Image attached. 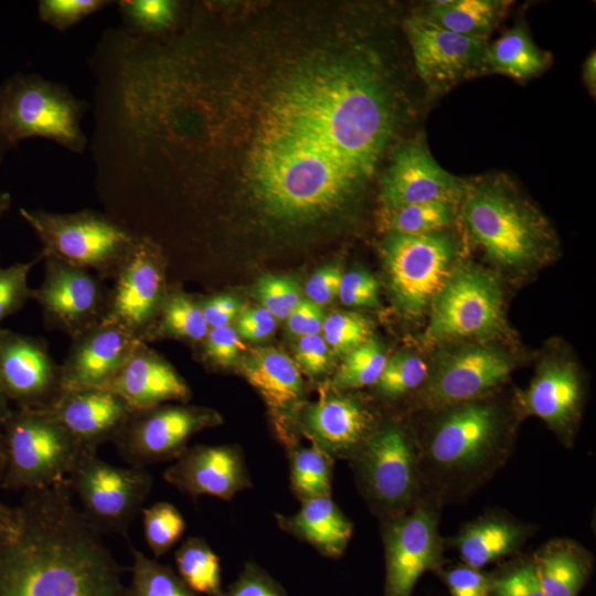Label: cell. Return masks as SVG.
I'll return each instance as SVG.
<instances>
[{
	"label": "cell",
	"instance_id": "cell-1",
	"mask_svg": "<svg viewBox=\"0 0 596 596\" xmlns=\"http://www.w3.org/2000/svg\"><path fill=\"white\" fill-rule=\"evenodd\" d=\"M395 132L389 98L356 63L337 57L292 74L272 96L251 155L263 211L307 222L351 201Z\"/></svg>",
	"mask_w": 596,
	"mask_h": 596
},
{
	"label": "cell",
	"instance_id": "cell-2",
	"mask_svg": "<svg viewBox=\"0 0 596 596\" xmlns=\"http://www.w3.org/2000/svg\"><path fill=\"white\" fill-rule=\"evenodd\" d=\"M0 547V596H126L121 567L66 481L25 491Z\"/></svg>",
	"mask_w": 596,
	"mask_h": 596
},
{
	"label": "cell",
	"instance_id": "cell-3",
	"mask_svg": "<svg viewBox=\"0 0 596 596\" xmlns=\"http://www.w3.org/2000/svg\"><path fill=\"white\" fill-rule=\"evenodd\" d=\"M438 409L418 445L425 493L441 502L486 482L509 457L511 438L503 411L482 397Z\"/></svg>",
	"mask_w": 596,
	"mask_h": 596
},
{
	"label": "cell",
	"instance_id": "cell-4",
	"mask_svg": "<svg viewBox=\"0 0 596 596\" xmlns=\"http://www.w3.org/2000/svg\"><path fill=\"white\" fill-rule=\"evenodd\" d=\"M459 204L470 238L502 268L533 267L554 248V235L545 217L503 173L466 180Z\"/></svg>",
	"mask_w": 596,
	"mask_h": 596
},
{
	"label": "cell",
	"instance_id": "cell-5",
	"mask_svg": "<svg viewBox=\"0 0 596 596\" xmlns=\"http://www.w3.org/2000/svg\"><path fill=\"white\" fill-rule=\"evenodd\" d=\"M349 460L381 522L406 513L424 498L418 440L402 426H375Z\"/></svg>",
	"mask_w": 596,
	"mask_h": 596
},
{
	"label": "cell",
	"instance_id": "cell-6",
	"mask_svg": "<svg viewBox=\"0 0 596 596\" xmlns=\"http://www.w3.org/2000/svg\"><path fill=\"white\" fill-rule=\"evenodd\" d=\"M86 104L64 86L36 75H15L0 88V161L26 138L42 137L81 153Z\"/></svg>",
	"mask_w": 596,
	"mask_h": 596
},
{
	"label": "cell",
	"instance_id": "cell-7",
	"mask_svg": "<svg viewBox=\"0 0 596 596\" xmlns=\"http://www.w3.org/2000/svg\"><path fill=\"white\" fill-rule=\"evenodd\" d=\"M6 490L32 491L66 481L82 457L79 444L46 409H13L1 424Z\"/></svg>",
	"mask_w": 596,
	"mask_h": 596
},
{
	"label": "cell",
	"instance_id": "cell-8",
	"mask_svg": "<svg viewBox=\"0 0 596 596\" xmlns=\"http://www.w3.org/2000/svg\"><path fill=\"white\" fill-rule=\"evenodd\" d=\"M42 243V258H54L113 279L138 240L121 223L92 210L53 213L20 209Z\"/></svg>",
	"mask_w": 596,
	"mask_h": 596
},
{
	"label": "cell",
	"instance_id": "cell-9",
	"mask_svg": "<svg viewBox=\"0 0 596 596\" xmlns=\"http://www.w3.org/2000/svg\"><path fill=\"white\" fill-rule=\"evenodd\" d=\"M457 251L447 230L386 234L381 253L391 290L404 313L417 317L433 305L455 267Z\"/></svg>",
	"mask_w": 596,
	"mask_h": 596
},
{
	"label": "cell",
	"instance_id": "cell-10",
	"mask_svg": "<svg viewBox=\"0 0 596 596\" xmlns=\"http://www.w3.org/2000/svg\"><path fill=\"white\" fill-rule=\"evenodd\" d=\"M502 297L492 274L472 264L455 265L433 302L426 340L482 339L501 332Z\"/></svg>",
	"mask_w": 596,
	"mask_h": 596
},
{
	"label": "cell",
	"instance_id": "cell-11",
	"mask_svg": "<svg viewBox=\"0 0 596 596\" xmlns=\"http://www.w3.org/2000/svg\"><path fill=\"white\" fill-rule=\"evenodd\" d=\"M66 482L81 511L100 533L126 534L150 494L153 478L145 467H119L88 451Z\"/></svg>",
	"mask_w": 596,
	"mask_h": 596
},
{
	"label": "cell",
	"instance_id": "cell-12",
	"mask_svg": "<svg viewBox=\"0 0 596 596\" xmlns=\"http://www.w3.org/2000/svg\"><path fill=\"white\" fill-rule=\"evenodd\" d=\"M438 503L427 496L406 513L382 522L384 596H411L425 572L441 566Z\"/></svg>",
	"mask_w": 596,
	"mask_h": 596
},
{
	"label": "cell",
	"instance_id": "cell-13",
	"mask_svg": "<svg viewBox=\"0 0 596 596\" xmlns=\"http://www.w3.org/2000/svg\"><path fill=\"white\" fill-rule=\"evenodd\" d=\"M404 33L416 73L430 94L485 74L488 42L458 34L415 13L405 19Z\"/></svg>",
	"mask_w": 596,
	"mask_h": 596
},
{
	"label": "cell",
	"instance_id": "cell-14",
	"mask_svg": "<svg viewBox=\"0 0 596 596\" xmlns=\"http://www.w3.org/2000/svg\"><path fill=\"white\" fill-rule=\"evenodd\" d=\"M219 423V415L210 409L162 404L134 411L114 444L130 466L146 467L174 460L194 434Z\"/></svg>",
	"mask_w": 596,
	"mask_h": 596
},
{
	"label": "cell",
	"instance_id": "cell-15",
	"mask_svg": "<svg viewBox=\"0 0 596 596\" xmlns=\"http://www.w3.org/2000/svg\"><path fill=\"white\" fill-rule=\"evenodd\" d=\"M44 260V278L33 289L32 299L39 304L47 327L74 339L103 319L108 289L87 269L54 258Z\"/></svg>",
	"mask_w": 596,
	"mask_h": 596
},
{
	"label": "cell",
	"instance_id": "cell-16",
	"mask_svg": "<svg viewBox=\"0 0 596 596\" xmlns=\"http://www.w3.org/2000/svg\"><path fill=\"white\" fill-rule=\"evenodd\" d=\"M113 280L102 320L117 323L141 340L167 292L164 259L159 246L139 236Z\"/></svg>",
	"mask_w": 596,
	"mask_h": 596
},
{
	"label": "cell",
	"instance_id": "cell-17",
	"mask_svg": "<svg viewBox=\"0 0 596 596\" xmlns=\"http://www.w3.org/2000/svg\"><path fill=\"white\" fill-rule=\"evenodd\" d=\"M0 382L18 409H49L63 392L61 365L38 337L0 328Z\"/></svg>",
	"mask_w": 596,
	"mask_h": 596
},
{
	"label": "cell",
	"instance_id": "cell-18",
	"mask_svg": "<svg viewBox=\"0 0 596 596\" xmlns=\"http://www.w3.org/2000/svg\"><path fill=\"white\" fill-rule=\"evenodd\" d=\"M513 361L486 345H467L447 353L427 377L422 398L433 408L483 397L507 381Z\"/></svg>",
	"mask_w": 596,
	"mask_h": 596
},
{
	"label": "cell",
	"instance_id": "cell-19",
	"mask_svg": "<svg viewBox=\"0 0 596 596\" xmlns=\"http://www.w3.org/2000/svg\"><path fill=\"white\" fill-rule=\"evenodd\" d=\"M465 181L444 169L429 151L425 138L417 137L394 151L381 182L382 206L432 201L459 204Z\"/></svg>",
	"mask_w": 596,
	"mask_h": 596
},
{
	"label": "cell",
	"instance_id": "cell-20",
	"mask_svg": "<svg viewBox=\"0 0 596 596\" xmlns=\"http://www.w3.org/2000/svg\"><path fill=\"white\" fill-rule=\"evenodd\" d=\"M162 477L194 500L210 496L230 501L253 486L245 456L234 445L187 447Z\"/></svg>",
	"mask_w": 596,
	"mask_h": 596
},
{
	"label": "cell",
	"instance_id": "cell-21",
	"mask_svg": "<svg viewBox=\"0 0 596 596\" xmlns=\"http://www.w3.org/2000/svg\"><path fill=\"white\" fill-rule=\"evenodd\" d=\"M141 342L126 328L100 320L72 339L61 364L63 391L105 389Z\"/></svg>",
	"mask_w": 596,
	"mask_h": 596
},
{
	"label": "cell",
	"instance_id": "cell-22",
	"mask_svg": "<svg viewBox=\"0 0 596 596\" xmlns=\"http://www.w3.org/2000/svg\"><path fill=\"white\" fill-rule=\"evenodd\" d=\"M370 408L358 397L323 391L299 418L300 433L333 459H350L375 427Z\"/></svg>",
	"mask_w": 596,
	"mask_h": 596
},
{
	"label": "cell",
	"instance_id": "cell-23",
	"mask_svg": "<svg viewBox=\"0 0 596 596\" xmlns=\"http://www.w3.org/2000/svg\"><path fill=\"white\" fill-rule=\"evenodd\" d=\"M85 448H97L119 435L134 409L108 389L66 390L46 409Z\"/></svg>",
	"mask_w": 596,
	"mask_h": 596
},
{
	"label": "cell",
	"instance_id": "cell-24",
	"mask_svg": "<svg viewBox=\"0 0 596 596\" xmlns=\"http://www.w3.org/2000/svg\"><path fill=\"white\" fill-rule=\"evenodd\" d=\"M119 395L134 411L167 402H185L191 392L171 364L141 342L105 387Z\"/></svg>",
	"mask_w": 596,
	"mask_h": 596
},
{
	"label": "cell",
	"instance_id": "cell-25",
	"mask_svg": "<svg viewBox=\"0 0 596 596\" xmlns=\"http://www.w3.org/2000/svg\"><path fill=\"white\" fill-rule=\"evenodd\" d=\"M582 400L579 376L574 365L565 361L542 364L530 386L518 395L523 413L541 418L565 438L577 422Z\"/></svg>",
	"mask_w": 596,
	"mask_h": 596
},
{
	"label": "cell",
	"instance_id": "cell-26",
	"mask_svg": "<svg viewBox=\"0 0 596 596\" xmlns=\"http://www.w3.org/2000/svg\"><path fill=\"white\" fill-rule=\"evenodd\" d=\"M240 370L274 415L281 417L291 412L302 397L300 368L296 361L276 348L266 347L251 351L241 361Z\"/></svg>",
	"mask_w": 596,
	"mask_h": 596
},
{
	"label": "cell",
	"instance_id": "cell-27",
	"mask_svg": "<svg viewBox=\"0 0 596 596\" xmlns=\"http://www.w3.org/2000/svg\"><path fill=\"white\" fill-rule=\"evenodd\" d=\"M276 521L283 531L330 558L344 553L353 533L352 522L331 497L302 501L296 513L276 514Z\"/></svg>",
	"mask_w": 596,
	"mask_h": 596
},
{
	"label": "cell",
	"instance_id": "cell-28",
	"mask_svg": "<svg viewBox=\"0 0 596 596\" xmlns=\"http://www.w3.org/2000/svg\"><path fill=\"white\" fill-rule=\"evenodd\" d=\"M530 532V525L503 513L490 512L462 526L453 545L466 565L480 570L515 553Z\"/></svg>",
	"mask_w": 596,
	"mask_h": 596
},
{
	"label": "cell",
	"instance_id": "cell-29",
	"mask_svg": "<svg viewBox=\"0 0 596 596\" xmlns=\"http://www.w3.org/2000/svg\"><path fill=\"white\" fill-rule=\"evenodd\" d=\"M531 558L545 596H577L593 566L592 554L567 539L550 541Z\"/></svg>",
	"mask_w": 596,
	"mask_h": 596
},
{
	"label": "cell",
	"instance_id": "cell-30",
	"mask_svg": "<svg viewBox=\"0 0 596 596\" xmlns=\"http://www.w3.org/2000/svg\"><path fill=\"white\" fill-rule=\"evenodd\" d=\"M551 62V53L539 47L526 26L519 22L487 44L485 74H500L525 82L543 73Z\"/></svg>",
	"mask_w": 596,
	"mask_h": 596
},
{
	"label": "cell",
	"instance_id": "cell-31",
	"mask_svg": "<svg viewBox=\"0 0 596 596\" xmlns=\"http://www.w3.org/2000/svg\"><path fill=\"white\" fill-rule=\"evenodd\" d=\"M510 3L503 0H440L430 2L421 14L447 30L487 41Z\"/></svg>",
	"mask_w": 596,
	"mask_h": 596
},
{
	"label": "cell",
	"instance_id": "cell-32",
	"mask_svg": "<svg viewBox=\"0 0 596 596\" xmlns=\"http://www.w3.org/2000/svg\"><path fill=\"white\" fill-rule=\"evenodd\" d=\"M209 331L199 301L181 291L166 292L152 320L141 336L142 342L177 338L201 343Z\"/></svg>",
	"mask_w": 596,
	"mask_h": 596
},
{
	"label": "cell",
	"instance_id": "cell-33",
	"mask_svg": "<svg viewBox=\"0 0 596 596\" xmlns=\"http://www.w3.org/2000/svg\"><path fill=\"white\" fill-rule=\"evenodd\" d=\"M458 203L432 201L402 206H382L381 225L386 234L422 235L444 231L457 216Z\"/></svg>",
	"mask_w": 596,
	"mask_h": 596
},
{
	"label": "cell",
	"instance_id": "cell-34",
	"mask_svg": "<svg viewBox=\"0 0 596 596\" xmlns=\"http://www.w3.org/2000/svg\"><path fill=\"white\" fill-rule=\"evenodd\" d=\"M174 562L181 579L196 594L223 596L219 555L201 538L190 536L175 550Z\"/></svg>",
	"mask_w": 596,
	"mask_h": 596
},
{
	"label": "cell",
	"instance_id": "cell-35",
	"mask_svg": "<svg viewBox=\"0 0 596 596\" xmlns=\"http://www.w3.org/2000/svg\"><path fill=\"white\" fill-rule=\"evenodd\" d=\"M288 449L290 488L297 499L302 502L331 497L334 459L313 445L302 447L295 444Z\"/></svg>",
	"mask_w": 596,
	"mask_h": 596
},
{
	"label": "cell",
	"instance_id": "cell-36",
	"mask_svg": "<svg viewBox=\"0 0 596 596\" xmlns=\"http://www.w3.org/2000/svg\"><path fill=\"white\" fill-rule=\"evenodd\" d=\"M131 579L126 596H201L170 566L132 549Z\"/></svg>",
	"mask_w": 596,
	"mask_h": 596
},
{
	"label": "cell",
	"instance_id": "cell-37",
	"mask_svg": "<svg viewBox=\"0 0 596 596\" xmlns=\"http://www.w3.org/2000/svg\"><path fill=\"white\" fill-rule=\"evenodd\" d=\"M386 361L383 348L371 338L345 354L336 373L333 386L337 390H353L374 385Z\"/></svg>",
	"mask_w": 596,
	"mask_h": 596
},
{
	"label": "cell",
	"instance_id": "cell-38",
	"mask_svg": "<svg viewBox=\"0 0 596 596\" xmlns=\"http://www.w3.org/2000/svg\"><path fill=\"white\" fill-rule=\"evenodd\" d=\"M145 539L156 557L164 555L182 536L185 521L175 505L159 501L141 509Z\"/></svg>",
	"mask_w": 596,
	"mask_h": 596
},
{
	"label": "cell",
	"instance_id": "cell-39",
	"mask_svg": "<svg viewBox=\"0 0 596 596\" xmlns=\"http://www.w3.org/2000/svg\"><path fill=\"white\" fill-rule=\"evenodd\" d=\"M427 377L428 365L421 356L398 353L387 359L374 385L384 397L397 398L421 387Z\"/></svg>",
	"mask_w": 596,
	"mask_h": 596
},
{
	"label": "cell",
	"instance_id": "cell-40",
	"mask_svg": "<svg viewBox=\"0 0 596 596\" xmlns=\"http://www.w3.org/2000/svg\"><path fill=\"white\" fill-rule=\"evenodd\" d=\"M323 339L329 349L347 354L372 338L373 324L370 319L355 312H333L322 324Z\"/></svg>",
	"mask_w": 596,
	"mask_h": 596
},
{
	"label": "cell",
	"instance_id": "cell-41",
	"mask_svg": "<svg viewBox=\"0 0 596 596\" xmlns=\"http://www.w3.org/2000/svg\"><path fill=\"white\" fill-rule=\"evenodd\" d=\"M489 578V596H545L531 557L507 565Z\"/></svg>",
	"mask_w": 596,
	"mask_h": 596
},
{
	"label": "cell",
	"instance_id": "cell-42",
	"mask_svg": "<svg viewBox=\"0 0 596 596\" xmlns=\"http://www.w3.org/2000/svg\"><path fill=\"white\" fill-rule=\"evenodd\" d=\"M255 295L263 308L276 319H287L300 302V287L288 276L266 275L255 286Z\"/></svg>",
	"mask_w": 596,
	"mask_h": 596
},
{
	"label": "cell",
	"instance_id": "cell-43",
	"mask_svg": "<svg viewBox=\"0 0 596 596\" xmlns=\"http://www.w3.org/2000/svg\"><path fill=\"white\" fill-rule=\"evenodd\" d=\"M118 4L132 28L148 33L168 29L174 21L178 8L175 2L164 0H125Z\"/></svg>",
	"mask_w": 596,
	"mask_h": 596
},
{
	"label": "cell",
	"instance_id": "cell-44",
	"mask_svg": "<svg viewBox=\"0 0 596 596\" xmlns=\"http://www.w3.org/2000/svg\"><path fill=\"white\" fill-rule=\"evenodd\" d=\"M39 257L17 263L8 267L0 266V323L7 317L14 315L33 297V289L28 284V277Z\"/></svg>",
	"mask_w": 596,
	"mask_h": 596
},
{
	"label": "cell",
	"instance_id": "cell-45",
	"mask_svg": "<svg viewBox=\"0 0 596 596\" xmlns=\"http://www.w3.org/2000/svg\"><path fill=\"white\" fill-rule=\"evenodd\" d=\"M108 4L104 0H42L38 11L41 21L65 31Z\"/></svg>",
	"mask_w": 596,
	"mask_h": 596
},
{
	"label": "cell",
	"instance_id": "cell-46",
	"mask_svg": "<svg viewBox=\"0 0 596 596\" xmlns=\"http://www.w3.org/2000/svg\"><path fill=\"white\" fill-rule=\"evenodd\" d=\"M223 596H288L283 585L255 562H247Z\"/></svg>",
	"mask_w": 596,
	"mask_h": 596
},
{
	"label": "cell",
	"instance_id": "cell-47",
	"mask_svg": "<svg viewBox=\"0 0 596 596\" xmlns=\"http://www.w3.org/2000/svg\"><path fill=\"white\" fill-rule=\"evenodd\" d=\"M201 343L205 359L221 368L233 366L246 350L240 334L231 326L209 329Z\"/></svg>",
	"mask_w": 596,
	"mask_h": 596
},
{
	"label": "cell",
	"instance_id": "cell-48",
	"mask_svg": "<svg viewBox=\"0 0 596 596\" xmlns=\"http://www.w3.org/2000/svg\"><path fill=\"white\" fill-rule=\"evenodd\" d=\"M338 297L349 307H380L379 283L365 270H351L342 274Z\"/></svg>",
	"mask_w": 596,
	"mask_h": 596
},
{
	"label": "cell",
	"instance_id": "cell-49",
	"mask_svg": "<svg viewBox=\"0 0 596 596\" xmlns=\"http://www.w3.org/2000/svg\"><path fill=\"white\" fill-rule=\"evenodd\" d=\"M296 363L308 374L317 376L330 366L329 348L319 334L299 337L295 345Z\"/></svg>",
	"mask_w": 596,
	"mask_h": 596
},
{
	"label": "cell",
	"instance_id": "cell-50",
	"mask_svg": "<svg viewBox=\"0 0 596 596\" xmlns=\"http://www.w3.org/2000/svg\"><path fill=\"white\" fill-rule=\"evenodd\" d=\"M444 581L450 596H489V575L468 565L448 570L444 573Z\"/></svg>",
	"mask_w": 596,
	"mask_h": 596
},
{
	"label": "cell",
	"instance_id": "cell-51",
	"mask_svg": "<svg viewBox=\"0 0 596 596\" xmlns=\"http://www.w3.org/2000/svg\"><path fill=\"white\" fill-rule=\"evenodd\" d=\"M342 278L341 267L330 264L316 270L305 286L308 300L318 306H324L338 297Z\"/></svg>",
	"mask_w": 596,
	"mask_h": 596
},
{
	"label": "cell",
	"instance_id": "cell-52",
	"mask_svg": "<svg viewBox=\"0 0 596 596\" xmlns=\"http://www.w3.org/2000/svg\"><path fill=\"white\" fill-rule=\"evenodd\" d=\"M323 312L320 306L310 300H300L287 318L288 331L298 337L319 334L323 324Z\"/></svg>",
	"mask_w": 596,
	"mask_h": 596
},
{
	"label": "cell",
	"instance_id": "cell-53",
	"mask_svg": "<svg viewBox=\"0 0 596 596\" xmlns=\"http://www.w3.org/2000/svg\"><path fill=\"white\" fill-rule=\"evenodd\" d=\"M276 322L277 319L265 308H252L241 315L236 331L246 340L258 341L274 332Z\"/></svg>",
	"mask_w": 596,
	"mask_h": 596
},
{
	"label": "cell",
	"instance_id": "cell-54",
	"mask_svg": "<svg viewBox=\"0 0 596 596\" xmlns=\"http://www.w3.org/2000/svg\"><path fill=\"white\" fill-rule=\"evenodd\" d=\"M209 329L230 326L236 316L240 304L230 295H216L199 302Z\"/></svg>",
	"mask_w": 596,
	"mask_h": 596
},
{
	"label": "cell",
	"instance_id": "cell-55",
	"mask_svg": "<svg viewBox=\"0 0 596 596\" xmlns=\"http://www.w3.org/2000/svg\"><path fill=\"white\" fill-rule=\"evenodd\" d=\"M18 525L19 513L17 507L11 508L0 501V547L14 536Z\"/></svg>",
	"mask_w": 596,
	"mask_h": 596
},
{
	"label": "cell",
	"instance_id": "cell-56",
	"mask_svg": "<svg viewBox=\"0 0 596 596\" xmlns=\"http://www.w3.org/2000/svg\"><path fill=\"white\" fill-rule=\"evenodd\" d=\"M583 81L592 95L596 92V55L593 51L583 64Z\"/></svg>",
	"mask_w": 596,
	"mask_h": 596
},
{
	"label": "cell",
	"instance_id": "cell-57",
	"mask_svg": "<svg viewBox=\"0 0 596 596\" xmlns=\"http://www.w3.org/2000/svg\"><path fill=\"white\" fill-rule=\"evenodd\" d=\"M10 401L8 400L4 390L0 382V426L1 424L11 415L12 408L10 406Z\"/></svg>",
	"mask_w": 596,
	"mask_h": 596
},
{
	"label": "cell",
	"instance_id": "cell-58",
	"mask_svg": "<svg viewBox=\"0 0 596 596\" xmlns=\"http://www.w3.org/2000/svg\"><path fill=\"white\" fill-rule=\"evenodd\" d=\"M6 466H7V450H6V444H4V439H3V435H2V430L0 426V483L4 476Z\"/></svg>",
	"mask_w": 596,
	"mask_h": 596
},
{
	"label": "cell",
	"instance_id": "cell-59",
	"mask_svg": "<svg viewBox=\"0 0 596 596\" xmlns=\"http://www.w3.org/2000/svg\"><path fill=\"white\" fill-rule=\"evenodd\" d=\"M11 205V195L7 192L0 193V219L9 210Z\"/></svg>",
	"mask_w": 596,
	"mask_h": 596
}]
</instances>
